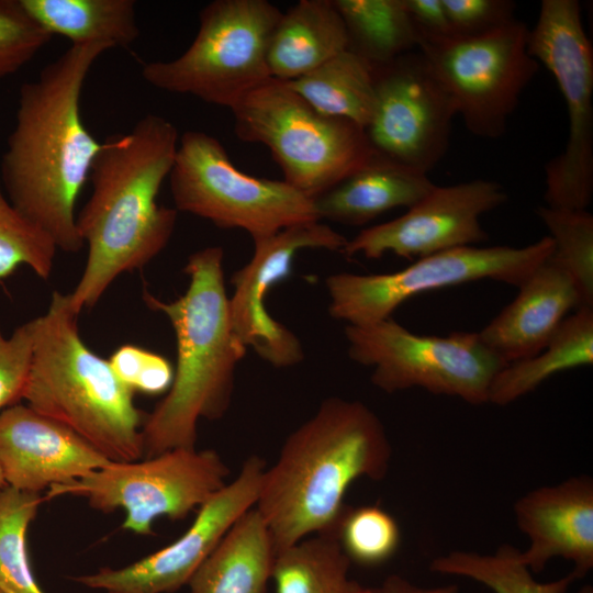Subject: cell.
I'll return each instance as SVG.
<instances>
[{"label":"cell","instance_id":"obj_1","mask_svg":"<svg viewBox=\"0 0 593 593\" xmlns=\"http://www.w3.org/2000/svg\"><path fill=\"white\" fill-rule=\"evenodd\" d=\"M111 48L71 44L24 82L1 157L0 179L11 203L66 253L83 246L75 209L102 145L82 121L81 92L94 61Z\"/></svg>","mask_w":593,"mask_h":593},{"label":"cell","instance_id":"obj_2","mask_svg":"<svg viewBox=\"0 0 593 593\" xmlns=\"http://www.w3.org/2000/svg\"><path fill=\"white\" fill-rule=\"evenodd\" d=\"M178 143L176 126L156 114L102 142L89 174L91 193L76 215L88 246L83 272L69 293L78 314L93 307L120 275L152 261L171 238L177 210L160 205L157 197Z\"/></svg>","mask_w":593,"mask_h":593},{"label":"cell","instance_id":"obj_3","mask_svg":"<svg viewBox=\"0 0 593 593\" xmlns=\"http://www.w3.org/2000/svg\"><path fill=\"white\" fill-rule=\"evenodd\" d=\"M391 446L379 417L363 403L324 400L286 439L265 469L255 508L270 532L276 556L314 535H335L357 479H382Z\"/></svg>","mask_w":593,"mask_h":593},{"label":"cell","instance_id":"obj_4","mask_svg":"<svg viewBox=\"0 0 593 593\" xmlns=\"http://www.w3.org/2000/svg\"><path fill=\"white\" fill-rule=\"evenodd\" d=\"M183 272L189 277L188 288L174 301L143 292L146 305L168 317L177 344L171 387L142 427L146 458L195 448L198 421L219 419L226 413L235 369L247 350L231 321L223 249L211 246L194 251Z\"/></svg>","mask_w":593,"mask_h":593},{"label":"cell","instance_id":"obj_5","mask_svg":"<svg viewBox=\"0 0 593 593\" xmlns=\"http://www.w3.org/2000/svg\"><path fill=\"white\" fill-rule=\"evenodd\" d=\"M69 293L54 291L33 318V354L23 392L26 405L83 438L110 461L143 456L144 414L133 391L93 353L78 329Z\"/></svg>","mask_w":593,"mask_h":593},{"label":"cell","instance_id":"obj_6","mask_svg":"<svg viewBox=\"0 0 593 593\" xmlns=\"http://www.w3.org/2000/svg\"><path fill=\"white\" fill-rule=\"evenodd\" d=\"M230 110L236 136L266 146L283 180L311 199L335 187L374 154L363 127L318 112L273 78Z\"/></svg>","mask_w":593,"mask_h":593},{"label":"cell","instance_id":"obj_7","mask_svg":"<svg viewBox=\"0 0 593 593\" xmlns=\"http://www.w3.org/2000/svg\"><path fill=\"white\" fill-rule=\"evenodd\" d=\"M281 11L266 0H214L199 13L189 47L171 60L143 65L150 86L231 109L270 79L269 40Z\"/></svg>","mask_w":593,"mask_h":593},{"label":"cell","instance_id":"obj_8","mask_svg":"<svg viewBox=\"0 0 593 593\" xmlns=\"http://www.w3.org/2000/svg\"><path fill=\"white\" fill-rule=\"evenodd\" d=\"M168 180L177 211L222 228L245 230L251 238L320 221L313 199L284 180L237 169L221 142L202 131L179 137Z\"/></svg>","mask_w":593,"mask_h":593},{"label":"cell","instance_id":"obj_9","mask_svg":"<svg viewBox=\"0 0 593 593\" xmlns=\"http://www.w3.org/2000/svg\"><path fill=\"white\" fill-rule=\"evenodd\" d=\"M528 53L555 78L568 112V139L545 166V205L588 210L593 194V47L577 0H542Z\"/></svg>","mask_w":593,"mask_h":593},{"label":"cell","instance_id":"obj_10","mask_svg":"<svg viewBox=\"0 0 593 593\" xmlns=\"http://www.w3.org/2000/svg\"><path fill=\"white\" fill-rule=\"evenodd\" d=\"M345 336L349 358L372 368V384L388 393L423 388L483 404L492 380L506 365L475 332L418 335L389 317L346 325Z\"/></svg>","mask_w":593,"mask_h":593},{"label":"cell","instance_id":"obj_11","mask_svg":"<svg viewBox=\"0 0 593 593\" xmlns=\"http://www.w3.org/2000/svg\"><path fill=\"white\" fill-rule=\"evenodd\" d=\"M228 468L212 449L176 448L142 461H110L76 480L52 485L44 501L78 496L98 511L123 510V528L154 534L153 522L182 519L226 483Z\"/></svg>","mask_w":593,"mask_h":593},{"label":"cell","instance_id":"obj_12","mask_svg":"<svg viewBox=\"0 0 593 593\" xmlns=\"http://www.w3.org/2000/svg\"><path fill=\"white\" fill-rule=\"evenodd\" d=\"M553 243L547 235L524 247L463 246L413 260L380 275L340 272L326 279L332 317L367 325L391 317L406 300L423 292L492 279L522 286L547 260Z\"/></svg>","mask_w":593,"mask_h":593},{"label":"cell","instance_id":"obj_13","mask_svg":"<svg viewBox=\"0 0 593 593\" xmlns=\"http://www.w3.org/2000/svg\"><path fill=\"white\" fill-rule=\"evenodd\" d=\"M529 29L513 20L480 36L424 37L417 43L435 76L450 94L468 131L495 139L539 70L528 53Z\"/></svg>","mask_w":593,"mask_h":593},{"label":"cell","instance_id":"obj_14","mask_svg":"<svg viewBox=\"0 0 593 593\" xmlns=\"http://www.w3.org/2000/svg\"><path fill=\"white\" fill-rule=\"evenodd\" d=\"M373 72L376 104L365 128L372 150L428 175L449 147L457 115L450 94L418 51L376 66Z\"/></svg>","mask_w":593,"mask_h":593},{"label":"cell","instance_id":"obj_15","mask_svg":"<svg viewBox=\"0 0 593 593\" xmlns=\"http://www.w3.org/2000/svg\"><path fill=\"white\" fill-rule=\"evenodd\" d=\"M266 465L250 456L238 475L201 507L174 542L123 568H102L74 578L105 593H172L190 579L236 519L255 506Z\"/></svg>","mask_w":593,"mask_h":593},{"label":"cell","instance_id":"obj_16","mask_svg":"<svg viewBox=\"0 0 593 593\" xmlns=\"http://www.w3.org/2000/svg\"><path fill=\"white\" fill-rule=\"evenodd\" d=\"M496 181L473 179L435 186L401 216L360 231L347 240L343 254L379 259L392 253L417 259L447 249L473 246L489 238L480 217L507 201Z\"/></svg>","mask_w":593,"mask_h":593},{"label":"cell","instance_id":"obj_17","mask_svg":"<svg viewBox=\"0 0 593 593\" xmlns=\"http://www.w3.org/2000/svg\"><path fill=\"white\" fill-rule=\"evenodd\" d=\"M254 254L231 282L233 328L246 347L270 365L283 368L299 363L303 349L298 337L266 309L267 293L292 271L293 258L304 248L343 251L347 238L320 221L296 224L276 234L253 238Z\"/></svg>","mask_w":593,"mask_h":593},{"label":"cell","instance_id":"obj_18","mask_svg":"<svg viewBox=\"0 0 593 593\" xmlns=\"http://www.w3.org/2000/svg\"><path fill=\"white\" fill-rule=\"evenodd\" d=\"M108 462L71 429L27 405L18 403L0 412V469L7 486L41 493Z\"/></svg>","mask_w":593,"mask_h":593},{"label":"cell","instance_id":"obj_19","mask_svg":"<svg viewBox=\"0 0 593 593\" xmlns=\"http://www.w3.org/2000/svg\"><path fill=\"white\" fill-rule=\"evenodd\" d=\"M517 526L529 538L521 561L540 572L553 557L574 563L583 577L593 566V483L588 477L544 486L521 497L514 507Z\"/></svg>","mask_w":593,"mask_h":593},{"label":"cell","instance_id":"obj_20","mask_svg":"<svg viewBox=\"0 0 593 593\" xmlns=\"http://www.w3.org/2000/svg\"><path fill=\"white\" fill-rule=\"evenodd\" d=\"M578 307L573 282L548 258L518 287L516 298L478 334L507 365L539 353L567 314Z\"/></svg>","mask_w":593,"mask_h":593},{"label":"cell","instance_id":"obj_21","mask_svg":"<svg viewBox=\"0 0 593 593\" xmlns=\"http://www.w3.org/2000/svg\"><path fill=\"white\" fill-rule=\"evenodd\" d=\"M434 187L428 175L374 153L362 167L313 201L320 220L358 226L390 210L411 208Z\"/></svg>","mask_w":593,"mask_h":593},{"label":"cell","instance_id":"obj_22","mask_svg":"<svg viewBox=\"0 0 593 593\" xmlns=\"http://www.w3.org/2000/svg\"><path fill=\"white\" fill-rule=\"evenodd\" d=\"M348 49L344 21L333 0H301L282 12L269 40L271 78L292 81Z\"/></svg>","mask_w":593,"mask_h":593},{"label":"cell","instance_id":"obj_23","mask_svg":"<svg viewBox=\"0 0 593 593\" xmlns=\"http://www.w3.org/2000/svg\"><path fill=\"white\" fill-rule=\"evenodd\" d=\"M275 559L270 532L254 506L236 519L188 585L191 593H266Z\"/></svg>","mask_w":593,"mask_h":593},{"label":"cell","instance_id":"obj_24","mask_svg":"<svg viewBox=\"0 0 593 593\" xmlns=\"http://www.w3.org/2000/svg\"><path fill=\"white\" fill-rule=\"evenodd\" d=\"M593 363V309L567 316L536 355L505 365L491 382L488 402L506 405L556 373Z\"/></svg>","mask_w":593,"mask_h":593},{"label":"cell","instance_id":"obj_25","mask_svg":"<svg viewBox=\"0 0 593 593\" xmlns=\"http://www.w3.org/2000/svg\"><path fill=\"white\" fill-rule=\"evenodd\" d=\"M26 11L53 36L71 44L108 43L128 47L139 36L134 0H21Z\"/></svg>","mask_w":593,"mask_h":593},{"label":"cell","instance_id":"obj_26","mask_svg":"<svg viewBox=\"0 0 593 593\" xmlns=\"http://www.w3.org/2000/svg\"><path fill=\"white\" fill-rule=\"evenodd\" d=\"M286 83L325 115L349 120L363 128L372 118L376 104L373 67L349 49Z\"/></svg>","mask_w":593,"mask_h":593},{"label":"cell","instance_id":"obj_27","mask_svg":"<svg viewBox=\"0 0 593 593\" xmlns=\"http://www.w3.org/2000/svg\"><path fill=\"white\" fill-rule=\"evenodd\" d=\"M348 36V49L382 66L417 48V32L402 0H333Z\"/></svg>","mask_w":593,"mask_h":593},{"label":"cell","instance_id":"obj_28","mask_svg":"<svg viewBox=\"0 0 593 593\" xmlns=\"http://www.w3.org/2000/svg\"><path fill=\"white\" fill-rule=\"evenodd\" d=\"M349 566L335 535H315L280 551L271 578L277 593H357Z\"/></svg>","mask_w":593,"mask_h":593},{"label":"cell","instance_id":"obj_29","mask_svg":"<svg viewBox=\"0 0 593 593\" xmlns=\"http://www.w3.org/2000/svg\"><path fill=\"white\" fill-rule=\"evenodd\" d=\"M430 570L443 574L467 577L490 588L494 593H564L578 579L571 572L548 583H539L521 561L518 551L503 546L494 555L454 551L436 558Z\"/></svg>","mask_w":593,"mask_h":593},{"label":"cell","instance_id":"obj_30","mask_svg":"<svg viewBox=\"0 0 593 593\" xmlns=\"http://www.w3.org/2000/svg\"><path fill=\"white\" fill-rule=\"evenodd\" d=\"M536 214L553 243L549 260L566 272L575 287L578 309H593V215L588 210L547 205L538 206Z\"/></svg>","mask_w":593,"mask_h":593},{"label":"cell","instance_id":"obj_31","mask_svg":"<svg viewBox=\"0 0 593 593\" xmlns=\"http://www.w3.org/2000/svg\"><path fill=\"white\" fill-rule=\"evenodd\" d=\"M44 496L5 486L0 491V591L45 593L27 557L26 532Z\"/></svg>","mask_w":593,"mask_h":593},{"label":"cell","instance_id":"obj_32","mask_svg":"<svg viewBox=\"0 0 593 593\" xmlns=\"http://www.w3.org/2000/svg\"><path fill=\"white\" fill-rule=\"evenodd\" d=\"M56 251L53 239L11 203L0 179V282L21 265L48 279Z\"/></svg>","mask_w":593,"mask_h":593},{"label":"cell","instance_id":"obj_33","mask_svg":"<svg viewBox=\"0 0 593 593\" xmlns=\"http://www.w3.org/2000/svg\"><path fill=\"white\" fill-rule=\"evenodd\" d=\"M335 536L350 562L368 567L389 560L398 550L401 538L394 517L372 505L348 507Z\"/></svg>","mask_w":593,"mask_h":593},{"label":"cell","instance_id":"obj_34","mask_svg":"<svg viewBox=\"0 0 593 593\" xmlns=\"http://www.w3.org/2000/svg\"><path fill=\"white\" fill-rule=\"evenodd\" d=\"M52 37L21 0H0V78L18 72Z\"/></svg>","mask_w":593,"mask_h":593},{"label":"cell","instance_id":"obj_35","mask_svg":"<svg viewBox=\"0 0 593 593\" xmlns=\"http://www.w3.org/2000/svg\"><path fill=\"white\" fill-rule=\"evenodd\" d=\"M108 361L115 376L133 392L157 395L171 387L174 368L157 353L126 344L118 347Z\"/></svg>","mask_w":593,"mask_h":593},{"label":"cell","instance_id":"obj_36","mask_svg":"<svg viewBox=\"0 0 593 593\" xmlns=\"http://www.w3.org/2000/svg\"><path fill=\"white\" fill-rule=\"evenodd\" d=\"M32 354V320L16 327L9 337L0 328V412L23 399Z\"/></svg>","mask_w":593,"mask_h":593},{"label":"cell","instance_id":"obj_37","mask_svg":"<svg viewBox=\"0 0 593 593\" xmlns=\"http://www.w3.org/2000/svg\"><path fill=\"white\" fill-rule=\"evenodd\" d=\"M454 35L480 36L515 20L511 0H441Z\"/></svg>","mask_w":593,"mask_h":593},{"label":"cell","instance_id":"obj_38","mask_svg":"<svg viewBox=\"0 0 593 593\" xmlns=\"http://www.w3.org/2000/svg\"><path fill=\"white\" fill-rule=\"evenodd\" d=\"M402 2L418 40L452 34L441 0H402Z\"/></svg>","mask_w":593,"mask_h":593},{"label":"cell","instance_id":"obj_39","mask_svg":"<svg viewBox=\"0 0 593 593\" xmlns=\"http://www.w3.org/2000/svg\"><path fill=\"white\" fill-rule=\"evenodd\" d=\"M357 593H457L456 585H447L432 589L417 588L403 579L389 578L384 584L376 590L360 589Z\"/></svg>","mask_w":593,"mask_h":593},{"label":"cell","instance_id":"obj_40","mask_svg":"<svg viewBox=\"0 0 593 593\" xmlns=\"http://www.w3.org/2000/svg\"><path fill=\"white\" fill-rule=\"evenodd\" d=\"M5 486H7V483H5V481H4L2 471H1V469H0V491L3 490Z\"/></svg>","mask_w":593,"mask_h":593},{"label":"cell","instance_id":"obj_41","mask_svg":"<svg viewBox=\"0 0 593 593\" xmlns=\"http://www.w3.org/2000/svg\"><path fill=\"white\" fill-rule=\"evenodd\" d=\"M580 593H592V589L590 586H585Z\"/></svg>","mask_w":593,"mask_h":593},{"label":"cell","instance_id":"obj_42","mask_svg":"<svg viewBox=\"0 0 593 593\" xmlns=\"http://www.w3.org/2000/svg\"><path fill=\"white\" fill-rule=\"evenodd\" d=\"M0 593H2V592L0 591Z\"/></svg>","mask_w":593,"mask_h":593}]
</instances>
